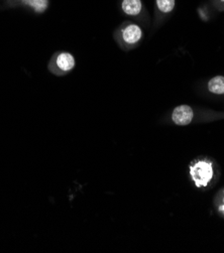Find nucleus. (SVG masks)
Listing matches in <instances>:
<instances>
[{"label": "nucleus", "instance_id": "f257e3e1", "mask_svg": "<svg viewBox=\"0 0 224 253\" xmlns=\"http://www.w3.org/2000/svg\"><path fill=\"white\" fill-rule=\"evenodd\" d=\"M190 174L196 187H206L213 178L212 165L207 161H197L190 166Z\"/></svg>", "mask_w": 224, "mask_h": 253}, {"label": "nucleus", "instance_id": "f03ea898", "mask_svg": "<svg viewBox=\"0 0 224 253\" xmlns=\"http://www.w3.org/2000/svg\"><path fill=\"white\" fill-rule=\"evenodd\" d=\"M75 67V59L69 53H58L49 63V70L55 75H65Z\"/></svg>", "mask_w": 224, "mask_h": 253}, {"label": "nucleus", "instance_id": "7ed1b4c3", "mask_svg": "<svg viewBox=\"0 0 224 253\" xmlns=\"http://www.w3.org/2000/svg\"><path fill=\"white\" fill-rule=\"evenodd\" d=\"M193 117H194L193 110L188 105H180V106L176 107L175 109H174L173 114H172L173 122L177 125H181V126L190 124Z\"/></svg>", "mask_w": 224, "mask_h": 253}, {"label": "nucleus", "instance_id": "20e7f679", "mask_svg": "<svg viewBox=\"0 0 224 253\" xmlns=\"http://www.w3.org/2000/svg\"><path fill=\"white\" fill-rule=\"evenodd\" d=\"M142 37L141 29L136 24L130 23L127 27H124L121 31L122 41L128 44H135L137 43Z\"/></svg>", "mask_w": 224, "mask_h": 253}, {"label": "nucleus", "instance_id": "39448f33", "mask_svg": "<svg viewBox=\"0 0 224 253\" xmlns=\"http://www.w3.org/2000/svg\"><path fill=\"white\" fill-rule=\"evenodd\" d=\"M121 7L124 13H127L128 15L135 16L140 13L142 4L140 0H123Z\"/></svg>", "mask_w": 224, "mask_h": 253}, {"label": "nucleus", "instance_id": "423d86ee", "mask_svg": "<svg viewBox=\"0 0 224 253\" xmlns=\"http://www.w3.org/2000/svg\"><path fill=\"white\" fill-rule=\"evenodd\" d=\"M22 3L31 7L35 12L42 13L48 6V0H22Z\"/></svg>", "mask_w": 224, "mask_h": 253}, {"label": "nucleus", "instance_id": "0eeeda50", "mask_svg": "<svg viewBox=\"0 0 224 253\" xmlns=\"http://www.w3.org/2000/svg\"><path fill=\"white\" fill-rule=\"evenodd\" d=\"M208 89L210 92L218 95L224 94V77L216 76L208 82Z\"/></svg>", "mask_w": 224, "mask_h": 253}, {"label": "nucleus", "instance_id": "6e6552de", "mask_svg": "<svg viewBox=\"0 0 224 253\" xmlns=\"http://www.w3.org/2000/svg\"><path fill=\"white\" fill-rule=\"evenodd\" d=\"M157 5L162 12H171L175 6V0H157Z\"/></svg>", "mask_w": 224, "mask_h": 253}, {"label": "nucleus", "instance_id": "1a4fd4ad", "mask_svg": "<svg viewBox=\"0 0 224 253\" xmlns=\"http://www.w3.org/2000/svg\"><path fill=\"white\" fill-rule=\"evenodd\" d=\"M220 209H221V210H222V211H223V212H224V205H223V206H222V207H221V208H220Z\"/></svg>", "mask_w": 224, "mask_h": 253}, {"label": "nucleus", "instance_id": "9d476101", "mask_svg": "<svg viewBox=\"0 0 224 253\" xmlns=\"http://www.w3.org/2000/svg\"><path fill=\"white\" fill-rule=\"evenodd\" d=\"M223 1H224V0H223Z\"/></svg>", "mask_w": 224, "mask_h": 253}]
</instances>
